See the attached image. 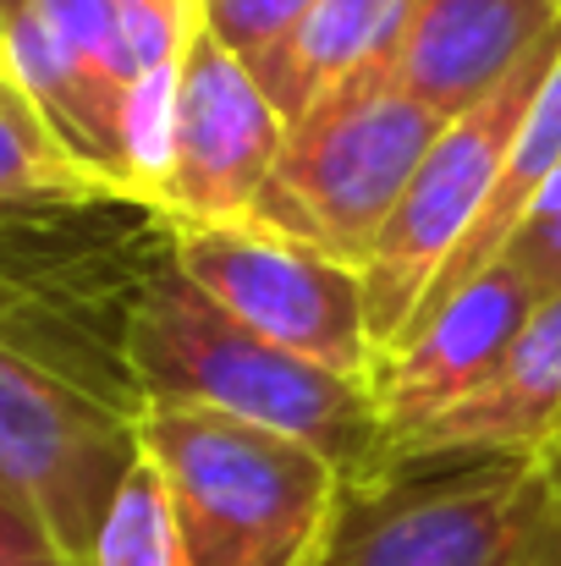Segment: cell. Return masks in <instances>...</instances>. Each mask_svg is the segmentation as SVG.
<instances>
[{"label": "cell", "instance_id": "obj_1", "mask_svg": "<svg viewBox=\"0 0 561 566\" xmlns=\"http://www.w3.org/2000/svg\"><path fill=\"white\" fill-rule=\"evenodd\" d=\"M198 0H0V61L66 155L155 203Z\"/></svg>", "mask_w": 561, "mask_h": 566}, {"label": "cell", "instance_id": "obj_2", "mask_svg": "<svg viewBox=\"0 0 561 566\" xmlns=\"http://www.w3.org/2000/svg\"><path fill=\"white\" fill-rule=\"evenodd\" d=\"M127 369L144 401L204 407L331 457L353 495L391 484V429L374 396V379L336 375L287 347H270L209 303L183 270H160L122 331Z\"/></svg>", "mask_w": 561, "mask_h": 566}, {"label": "cell", "instance_id": "obj_3", "mask_svg": "<svg viewBox=\"0 0 561 566\" xmlns=\"http://www.w3.org/2000/svg\"><path fill=\"white\" fill-rule=\"evenodd\" d=\"M133 423L172 490L187 566H325L353 495L331 457L172 401H138Z\"/></svg>", "mask_w": 561, "mask_h": 566}, {"label": "cell", "instance_id": "obj_4", "mask_svg": "<svg viewBox=\"0 0 561 566\" xmlns=\"http://www.w3.org/2000/svg\"><path fill=\"white\" fill-rule=\"evenodd\" d=\"M440 133L446 116H435L429 105L374 77H353L309 122L287 133V149L253 209V226L287 231L364 270L380 226L391 220L402 188L413 182L418 160Z\"/></svg>", "mask_w": 561, "mask_h": 566}, {"label": "cell", "instance_id": "obj_5", "mask_svg": "<svg viewBox=\"0 0 561 566\" xmlns=\"http://www.w3.org/2000/svg\"><path fill=\"white\" fill-rule=\"evenodd\" d=\"M557 61H561V28L501 88H490L474 111L451 116L446 133L418 160L413 182L402 188L391 220L380 226V242H374L370 264H364L374 358L407 331V319L418 314V303L440 281V270L468 242L474 220L485 214V203L496 192V177L507 166V149H512L523 116L534 111L546 77L557 72Z\"/></svg>", "mask_w": 561, "mask_h": 566}, {"label": "cell", "instance_id": "obj_6", "mask_svg": "<svg viewBox=\"0 0 561 566\" xmlns=\"http://www.w3.org/2000/svg\"><path fill=\"white\" fill-rule=\"evenodd\" d=\"M172 264L237 325L336 375L374 379L364 270L270 226H177Z\"/></svg>", "mask_w": 561, "mask_h": 566}, {"label": "cell", "instance_id": "obj_7", "mask_svg": "<svg viewBox=\"0 0 561 566\" xmlns=\"http://www.w3.org/2000/svg\"><path fill=\"white\" fill-rule=\"evenodd\" d=\"M144 457L133 412L105 407L83 385L0 342V490L50 528L66 566H83L94 534Z\"/></svg>", "mask_w": 561, "mask_h": 566}, {"label": "cell", "instance_id": "obj_8", "mask_svg": "<svg viewBox=\"0 0 561 566\" xmlns=\"http://www.w3.org/2000/svg\"><path fill=\"white\" fill-rule=\"evenodd\" d=\"M561 490L546 462H474L429 479L347 495L325 566H540Z\"/></svg>", "mask_w": 561, "mask_h": 566}, {"label": "cell", "instance_id": "obj_9", "mask_svg": "<svg viewBox=\"0 0 561 566\" xmlns=\"http://www.w3.org/2000/svg\"><path fill=\"white\" fill-rule=\"evenodd\" d=\"M287 149V122L253 83L248 61L209 33L187 50L172 116V155L155 209L172 226H248Z\"/></svg>", "mask_w": 561, "mask_h": 566}, {"label": "cell", "instance_id": "obj_10", "mask_svg": "<svg viewBox=\"0 0 561 566\" xmlns=\"http://www.w3.org/2000/svg\"><path fill=\"white\" fill-rule=\"evenodd\" d=\"M540 303L546 297L501 259L463 292H451L402 342H391L374 358V396H380L391 446L496 375Z\"/></svg>", "mask_w": 561, "mask_h": 566}, {"label": "cell", "instance_id": "obj_11", "mask_svg": "<svg viewBox=\"0 0 561 566\" xmlns=\"http://www.w3.org/2000/svg\"><path fill=\"white\" fill-rule=\"evenodd\" d=\"M557 28L561 0H413L385 55L359 77L451 122L501 88Z\"/></svg>", "mask_w": 561, "mask_h": 566}, {"label": "cell", "instance_id": "obj_12", "mask_svg": "<svg viewBox=\"0 0 561 566\" xmlns=\"http://www.w3.org/2000/svg\"><path fill=\"white\" fill-rule=\"evenodd\" d=\"M561 440V292L534 308L501 369L407 429L391 446V479L435 462H546Z\"/></svg>", "mask_w": 561, "mask_h": 566}, {"label": "cell", "instance_id": "obj_13", "mask_svg": "<svg viewBox=\"0 0 561 566\" xmlns=\"http://www.w3.org/2000/svg\"><path fill=\"white\" fill-rule=\"evenodd\" d=\"M407 6L413 0H314V11L276 50L248 61L253 83L264 88L287 133L309 122L342 83L370 72L385 55V44L396 39Z\"/></svg>", "mask_w": 561, "mask_h": 566}, {"label": "cell", "instance_id": "obj_14", "mask_svg": "<svg viewBox=\"0 0 561 566\" xmlns=\"http://www.w3.org/2000/svg\"><path fill=\"white\" fill-rule=\"evenodd\" d=\"M561 171V61L557 72L546 77V88H540V99H534V111L523 116V127H518V138H512V149H507V166H501V177H496V192H490V203H485V214L474 220V231H468V242L457 248V259L440 270V281L429 286V297L418 303V314L407 319V331L418 325V319H429L451 292H463L468 281H479L501 253H507V242L518 237V226H523V214L534 209V198L557 182ZM402 331V336H407ZM396 336V342H402Z\"/></svg>", "mask_w": 561, "mask_h": 566}, {"label": "cell", "instance_id": "obj_15", "mask_svg": "<svg viewBox=\"0 0 561 566\" xmlns=\"http://www.w3.org/2000/svg\"><path fill=\"white\" fill-rule=\"evenodd\" d=\"M94 198H116V192L77 155L55 144V133L11 83H0V214L66 209V203H94Z\"/></svg>", "mask_w": 561, "mask_h": 566}, {"label": "cell", "instance_id": "obj_16", "mask_svg": "<svg viewBox=\"0 0 561 566\" xmlns=\"http://www.w3.org/2000/svg\"><path fill=\"white\" fill-rule=\"evenodd\" d=\"M83 566H187L172 490H166V479L149 457H138L133 473L122 479V490H116Z\"/></svg>", "mask_w": 561, "mask_h": 566}, {"label": "cell", "instance_id": "obj_17", "mask_svg": "<svg viewBox=\"0 0 561 566\" xmlns=\"http://www.w3.org/2000/svg\"><path fill=\"white\" fill-rule=\"evenodd\" d=\"M198 11L204 33L220 50H231L237 61H259L314 11V0H198Z\"/></svg>", "mask_w": 561, "mask_h": 566}, {"label": "cell", "instance_id": "obj_18", "mask_svg": "<svg viewBox=\"0 0 561 566\" xmlns=\"http://www.w3.org/2000/svg\"><path fill=\"white\" fill-rule=\"evenodd\" d=\"M540 297H557L561 292V171L557 182L534 198V209L523 214V226H518V237L507 242V253H501ZM496 259V264H501Z\"/></svg>", "mask_w": 561, "mask_h": 566}, {"label": "cell", "instance_id": "obj_19", "mask_svg": "<svg viewBox=\"0 0 561 566\" xmlns=\"http://www.w3.org/2000/svg\"><path fill=\"white\" fill-rule=\"evenodd\" d=\"M0 566H66L50 528L11 490H0Z\"/></svg>", "mask_w": 561, "mask_h": 566}, {"label": "cell", "instance_id": "obj_20", "mask_svg": "<svg viewBox=\"0 0 561 566\" xmlns=\"http://www.w3.org/2000/svg\"><path fill=\"white\" fill-rule=\"evenodd\" d=\"M540 566H561V506H557V523L546 534V551H540Z\"/></svg>", "mask_w": 561, "mask_h": 566}, {"label": "cell", "instance_id": "obj_21", "mask_svg": "<svg viewBox=\"0 0 561 566\" xmlns=\"http://www.w3.org/2000/svg\"><path fill=\"white\" fill-rule=\"evenodd\" d=\"M546 473L557 479V490H561V440H557V446H551V451H546Z\"/></svg>", "mask_w": 561, "mask_h": 566}, {"label": "cell", "instance_id": "obj_22", "mask_svg": "<svg viewBox=\"0 0 561 566\" xmlns=\"http://www.w3.org/2000/svg\"><path fill=\"white\" fill-rule=\"evenodd\" d=\"M0 83H11V77H6V61H0Z\"/></svg>", "mask_w": 561, "mask_h": 566}]
</instances>
